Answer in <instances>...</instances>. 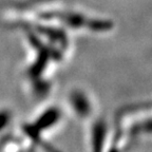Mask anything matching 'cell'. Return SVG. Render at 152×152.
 Masks as SVG:
<instances>
[{
	"label": "cell",
	"instance_id": "cell-1",
	"mask_svg": "<svg viewBox=\"0 0 152 152\" xmlns=\"http://www.w3.org/2000/svg\"><path fill=\"white\" fill-rule=\"evenodd\" d=\"M89 152H109L111 138L107 123L97 118L92 123L89 131Z\"/></svg>",
	"mask_w": 152,
	"mask_h": 152
},
{
	"label": "cell",
	"instance_id": "cell-2",
	"mask_svg": "<svg viewBox=\"0 0 152 152\" xmlns=\"http://www.w3.org/2000/svg\"><path fill=\"white\" fill-rule=\"evenodd\" d=\"M70 109L76 117L81 121L91 118L93 116L94 106L91 97L83 90L73 89L69 94Z\"/></svg>",
	"mask_w": 152,
	"mask_h": 152
},
{
	"label": "cell",
	"instance_id": "cell-3",
	"mask_svg": "<svg viewBox=\"0 0 152 152\" xmlns=\"http://www.w3.org/2000/svg\"><path fill=\"white\" fill-rule=\"evenodd\" d=\"M12 119V112L7 109H0V135L10 127Z\"/></svg>",
	"mask_w": 152,
	"mask_h": 152
}]
</instances>
